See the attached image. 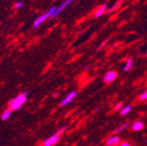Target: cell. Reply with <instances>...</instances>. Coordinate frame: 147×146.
I'll list each match as a JSON object with an SVG mask.
<instances>
[{"label": "cell", "instance_id": "obj_1", "mask_svg": "<svg viewBox=\"0 0 147 146\" xmlns=\"http://www.w3.org/2000/svg\"><path fill=\"white\" fill-rule=\"evenodd\" d=\"M26 101V95L21 94L18 95L17 97L12 99L10 102V108L11 110H17V109L20 108Z\"/></svg>", "mask_w": 147, "mask_h": 146}, {"label": "cell", "instance_id": "obj_2", "mask_svg": "<svg viewBox=\"0 0 147 146\" xmlns=\"http://www.w3.org/2000/svg\"><path fill=\"white\" fill-rule=\"evenodd\" d=\"M55 10H56V7H52L47 13H45V14H43V15H41V16H40L38 19H36L35 20V21H34V23H33V28H38L47 19V17H51L52 16V14L55 11Z\"/></svg>", "mask_w": 147, "mask_h": 146}, {"label": "cell", "instance_id": "obj_3", "mask_svg": "<svg viewBox=\"0 0 147 146\" xmlns=\"http://www.w3.org/2000/svg\"><path fill=\"white\" fill-rule=\"evenodd\" d=\"M74 1V0H65V1L58 7V8H56V10H55V11L52 14V16H51V17H55L56 16H58L69 4H71L72 2Z\"/></svg>", "mask_w": 147, "mask_h": 146}, {"label": "cell", "instance_id": "obj_4", "mask_svg": "<svg viewBox=\"0 0 147 146\" xmlns=\"http://www.w3.org/2000/svg\"><path fill=\"white\" fill-rule=\"evenodd\" d=\"M117 77V73L116 71H109L107 74L104 75L103 80L106 83H110L114 81Z\"/></svg>", "mask_w": 147, "mask_h": 146}, {"label": "cell", "instance_id": "obj_5", "mask_svg": "<svg viewBox=\"0 0 147 146\" xmlns=\"http://www.w3.org/2000/svg\"><path fill=\"white\" fill-rule=\"evenodd\" d=\"M60 136L59 134H54L53 136H52L51 137H49L48 139H47L44 143H43V145L44 146H51V145H53L55 143H57L58 141L60 140Z\"/></svg>", "mask_w": 147, "mask_h": 146}, {"label": "cell", "instance_id": "obj_6", "mask_svg": "<svg viewBox=\"0 0 147 146\" xmlns=\"http://www.w3.org/2000/svg\"><path fill=\"white\" fill-rule=\"evenodd\" d=\"M77 96V93L76 91H74V92H71L61 102V107H65L66 105H67L68 103H70L74 99H75Z\"/></svg>", "mask_w": 147, "mask_h": 146}, {"label": "cell", "instance_id": "obj_7", "mask_svg": "<svg viewBox=\"0 0 147 146\" xmlns=\"http://www.w3.org/2000/svg\"><path fill=\"white\" fill-rule=\"evenodd\" d=\"M120 141V137L118 136H114V137H111L109 139H108L106 144L107 145H115L117 143H118V142Z\"/></svg>", "mask_w": 147, "mask_h": 146}, {"label": "cell", "instance_id": "obj_8", "mask_svg": "<svg viewBox=\"0 0 147 146\" xmlns=\"http://www.w3.org/2000/svg\"><path fill=\"white\" fill-rule=\"evenodd\" d=\"M106 8H107V5H102V6H100L96 11L95 12V17H101L102 14H104V12L106 11Z\"/></svg>", "mask_w": 147, "mask_h": 146}, {"label": "cell", "instance_id": "obj_9", "mask_svg": "<svg viewBox=\"0 0 147 146\" xmlns=\"http://www.w3.org/2000/svg\"><path fill=\"white\" fill-rule=\"evenodd\" d=\"M144 128V123L141 122H136L131 125V129L135 131H138Z\"/></svg>", "mask_w": 147, "mask_h": 146}, {"label": "cell", "instance_id": "obj_10", "mask_svg": "<svg viewBox=\"0 0 147 146\" xmlns=\"http://www.w3.org/2000/svg\"><path fill=\"white\" fill-rule=\"evenodd\" d=\"M11 108H10V109H7V110H5V111L2 114V116H1L2 121H5V120L9 119L10 116H11Z\"/></svg>", "mask_w": 147, "mask_h": 146}, {"label": "cell", "instance_id": "obj_11", "mask_svg": "<svg viewBox=\"0 0 147 146\" xmlns=\"http://www.w3.org/2000/svg\"><path fill=\"white\" fill-rule=\"evenodd\" d=\"M132 65H133V60H132V59H129V60L127 61V62H126L125 67H123V71H124V72L129 71V70L131 69V67H132Z\"/></svg>", "mask_w": 147, "mask_h": 146}, {"label": "cell", "instance_id": "obj_12", "mask_svg": "<svg viewBox=\"0 0 147 146\" xmlns=\"http://www.w3.org/2000/svg\"><path fill=\"white\" fill-rule=\"evenodd\" d=\"M131 106H126V107H124V108L122 109V111H121V116H125V115H127L129 112L131 111Z\"/></svg>", "mask_w": 147, "mask_h": 146}, {"label": "cell", "instance_id": "obj_13", "mask_svg": "<svg viewBox=\"0 0 147 146\" xmlns=\"http://www.w3.org/2000/svg\"><path fill=\"white\" fill-rule=\"evenodd\" d=\"M129 124H130V123H129V122H125V123H123V125H121V126H120V127L118 128V129H117V131H115V133L117 134V133H119V132H121V131H123V130L124 129V128H126V127H127V126H128Z\"/></svg>", "mask_w": 147, "mask_h": 146}, {"label": "cell", "instance_id": "obj_14", "mask_svg": "<svg viewBox=\"0 0 147 146\" xmlns=\"http://www.w3.org/2000/svg\"><path fill=\"white\" fill-rule=\"evenodd\" d=\"M139 99L141 101H144V100H146L147 99V91H144V93H142L140 96H139Z\"/></svg>", "mask_w": 147, "mask_h": 146}, {"label": "cell", "instance_id": "obj_15", "mask_svg": "<svg viewBox=\"0 0 147 146\" xmlns=\"http://www.w3.org/2000/svg\"><path fill=\"white\" fill-rule=\"evenodd\" d=\"M22 5H23V3L22 2H18V3L15 4V8L16 9H18V8H20Z\"/></svg>", "mask_w": 147, "mask_h": 146}, {"label": "cell", "instance_id": "obj_16", "mask_svg": "<svg viewBox=\"0 0 147 146\" xmlns=\"http://www.w3.org/2000/svg\"><path fill=\"white\" fill-rule=\"evenodd\" d=\"M123 106V103L122 102H119V103H117V105H116V107H115V109L116 110H118L119 108H121V107Z\"/></svg>", "mask_w": 147, "mask_h": 146}, {"label": "cell", "instance_id": "obj_17", "mask_svg": "<svg viewBox=\"0 0 147 146\" xmlns=\"http://www.w3.org/2000/svg\"><path fill=\"white\" fill-rule=\"evenodd\" d=\"M106 43H107V40H106V41H104V42H103V43H102V44L101 45V46H100V47L98 48V50H101V49H102V48L103 47V46H104V45H105Z\"/></svg>", "mask_w": 147, "mask_h": 146}, {"label": "cell", "instance_id": "obj_18", "mask_svg": "<svg viewBox=\"0 0 147 146\" xmlns=\"http://www.w3.org/2000/svg\"><path fill=\"white\" fill-rule=\"evenodd\" d=\"M121 145L122 146H129V145H130V143H122Z\"/></svg>", "mask_w": 147, "mask_h": 146}, {"label": "cell", "instance_id": "obj_19", "mask_svg": "<svg viewBox=\"0 0 147 146\" xmlns=\"http://www.w3.org/2000/svg\"><path fill=\"white\" fill-rule=\"evenodd\" d=\"M28 93H29V92H28V91H26V92H25V93H24V94H25V95H27V94H28Z\"/></svg>", "mask_w": 147, "mask_h": 146}, {"label": "cell", "instance_id": "obj_20", "mask_svg": "<svg viewBox=\"0 0 147 146\" xmlns=\"http://www.w3.org/2000/svg\"><path fill=\"white\" fill-rule=\"evenodd\" d=\"M145 143H147V139H146V140H145Z\"/></svg>", "mask_w": 147, "mask_h": 146}, {"label": "cell", "instance_id": "obj_21", "mask_svg": "<svg viewBox=\"0 0 147 146\" xmlns=\"http://www.w3.org/2000/svg\"><path fill=\"white\" fill-rule=\"evenodd\" d=\"M146 54H147V52H146Z\"/></svg>", "mask_w": 147, "mask_h": 146}]
</instances>
